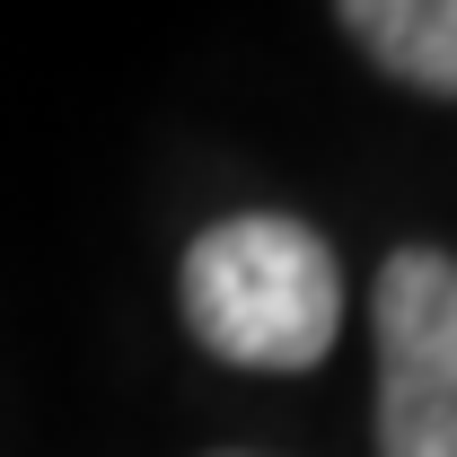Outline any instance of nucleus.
Instances as JSON below:
<instances>
[{
  "label": "nucleus",
  "mask_w": 457,
  "mask_h": 457,
  "mask_svg": "<svg viewBox=\"0 0 457 457\" xmlns=\"http://www.w3.org/2000/svg\"><path fill=\"white\" fill-rule=\"evenodd\" d=\"M335 27L378 79L457 106V0H335Z\"/></svg>",
  "instance_id": "nucleus-3"
},
{
  "label": "nucleus",
  "mask_w": 457,
  "mask_h": 457,
  "mask_svg": "<svg viewBox=\"0 0 457 457\" xmlns=\"http://www.w3.org/2000/svg\"><path fill=\"white\" fill-rule=\"evenodd\" d=\"M203 457H264V449H203Z\"/></svg>",
  "instance_id": "nucleus-4"
},
{
  "label": "nucleus",
  "mask_w": 457,
  "mask_h": 457,
  "mask_svg": "<svg viewBox=\"0 0 457 457\" xmlns=\"http://www.w3.org/2000/svg\"><path fill=\"white\" fill-rule=\"evenodd\" d=\"M176 317L220 370L299 378L343 335V255L299 212H228L185 237Z\"/></svg>",
  "instance_id": "nucleus-1"
},
{
  "label": "nucleus",
  "mask_w": 457,
  "mask_h": 457,
  "mask_svg": "<svg viewBox=\"0 0 457 457\" xmlns=\"http://www.w3.org/2000/svg\"><path fill=\"white\" fill-rule=\"evenodd\" d=\"M378 457H457V255L431 237L387 246L370 282Z\"/></svg>",
  "instance_id": "nucleus-2"
}]
</instances>
